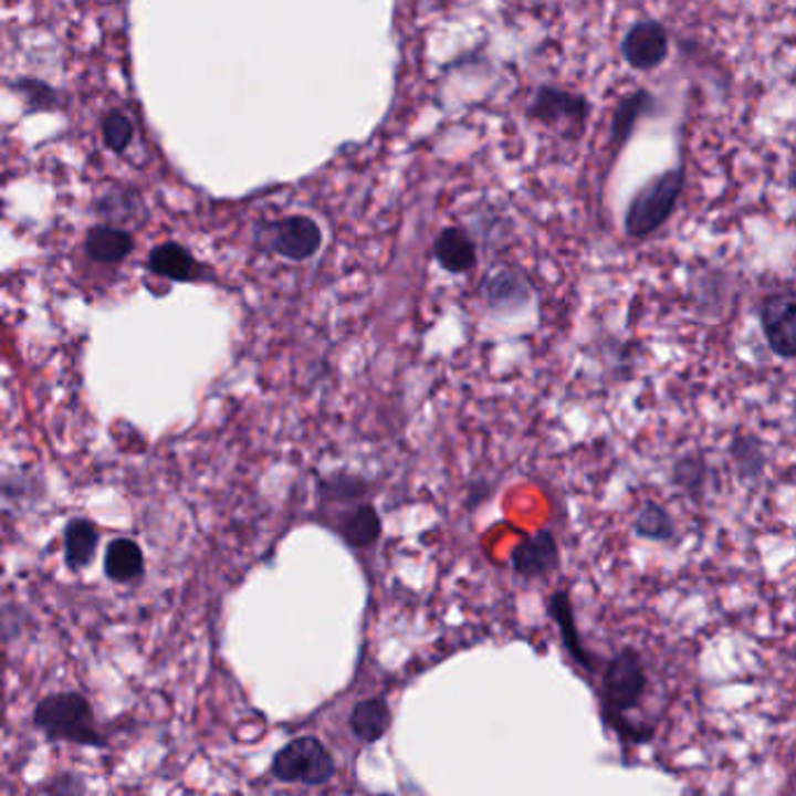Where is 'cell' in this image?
<instances>
[{
	"label": "cell",
	"mask_w": 796,
	"mask_h": 796,
	"mask_svg": "<svg viewBox=\"0 0 796 796\" xmlns=\"http://www.w3.org/2000/svg\"><path fill=\"white\" fill-rule=\"evenodd\" d=\"M621 52L633 69L647 71L659 66L668 52V38L663 27L657 22L636 24L631 31H628Z\"/></svg>",
	"instance_id": "cell-8"
},
{
	"label": "cell",
	"mask_w": 796,
	"mask_h": 796,
	"mask_svg": "<svg viewBox=\"0 0 796 796\" xmlns=\"http://www.w3.org/2000/svg\"><path fill=\"white\" fill-rule=\"evenodd\" d=\"M148 266L153 274H157L161 279L180 281V283L195 281L201 274V264L195 260L190 250L182 248L180 243H174V241L157 245L150 253Z\"/></svg>",
	"instance_id": "cell-9"
},
{
	"label": "cell",
	"mask_w": 796,
	"mask_h": 796,
	"mask_svg": "<svg viewBox=\"0 0 796 796\" xmlns=\"http://www.w3.org/2000/svg\"><path fill=\"white\" fill-rule=\"evenodd\" d=\"M339 535L355 549H365L381 535V516L374 505H358L339 521Z\"/></svg>",
	"instance_id": "cell-12"
},
{
	"label": "cell",
	"mask_w": 796,
	"mask_h": 796,
	"mask_svg": "<svg viewBox=\"0 0 796 796\" xmlns=\"http://www.w3.org/2000/svg\"><path fill=\"white\" fill-rule=\"evenodd\" d=\"M682 185H684V171L675 169L657 178L649 187H645V190L633 199L631 208H628L626 232L638 239L652 234L654 229H659L670 216V211H673V206L682 192Z\"/></svg>",
	"instance_id": "cell-4"
},
{
	"label": "cell",
	"mask_w": 796,
	"mask_h": 796,
	"mask_svg": "<svg viewBox=\"0 0 796 796\" xmlns=\"http://www.w3.org/2000/svg\"><path fill=\"white\" fill-rule=\"evenodd\" d=\"M647 691V675L642 659L633 649H624L605 668L603 675V703L610 712L615 726L624 722L626 712L640 705Z\"/></svg>",
	"instance_id": "cell-3"
},
{
	"label": "cell",
	"mask_w": 796,
	"mask_h": 796,
	"mask_svg": "<svg viewBox=\"0 0 796 796\" xmlns=\"http://www.w3.org/2000/svg\"><path fill=\"white\" fill-rule=\"evenodd\" d=\"M35 726L52 741H71L82 745L101 743L90 701L73 694V691L52 694L40 701L35 708Z\"/></svg>",
	"instance_id": "cell-1"
},
{
	"label": "cell",
	"mask_w": 796,
	"mask_h": 796,
	"mask_svg": "<svg viewBox=\"0 0 796 796\" xmlns=\"http://www.w3.org/2000/svg\"><path fill=\"white\" fill-rule=\"evenodd\" d=\"M87 255L103 264H115L127 258L134 250V239L129 232L115 227H94L87 234Z\"/></svg>",
	"instance_id": "cell-13"
},
{
	"label": "cell",
	"mask_w": 796,
	"mask_h": 796,
	"mask_svg": "<svg viewBox=\"0 0 796 796\" xmlns=\"http://www.w3.org/2000/svg\"><path fill=\"white\" fill-rule=\"evenodd\" d=\"M703 474H705V463L701 458H682L673 472L675 484L684 486L687 491H696L703 484Z\"/></svg>",
	"instance_id": "cell-23"
},
{
	"label": "cell",
	"mask_w": 796,
	"mask_h": 796,
	"mask_svg": "<svg viewBox=\"0 0 796 796\" xmlns=\"http://www.w3.org/2000/svg\"><path fill=\"white\" fill-rule=\"evenodd\" d=\"M549 612L552 617L556 619V624L561 626V636H563V642L565 647H568V652L584 666V668H594V659L584 652V645L579 640V631H577V624H575V615H573V605H570V598L568 594H556L552 596L549 600Z\"/></svg>",
	"instance_id": "cell-16"
},
{
	"label": "cell",
	"mask_w": 796,
	"mask_h": 796,
	"mask_svg": "<svg viewBox=\"0 0 796 796\" xmlns=\"http://www.w3.org/2000/svg\"><path fill=\"white\" fill-rule=\"evenodd\" d=\"M321 243H323L321 227L304 216H292L281 220L274 229V237H271V245H274L276 253L295 262L316 255Z\"/></svg>",
	"instance_id": "cell-6"
},
{
	"label": "cell",
	"mask_w": 796,
	"mask_h": 796,
	"mask_svg": "<svg viewBox=\"0 0 796 796\" xmlns=\"http://www.w3.org/2000/svg\"><path fill=\"white\" fill-rule=\"evenodd\" d=\"M271 773L281 783H300L318 787L334 778L337 766L329 750L323 745V741L313 736H302L290 741L285 747L276 752L274 762H271Z\"/></svg>",
	"instance_id": "cell-2"
},
{
	"label": "cell",
	"mask_w": 796,
	"mask_h": 796,
	"mask_svg": "<svg viewBox=\"0 0 796 796\" xmlns=\"http://www.w3.org/2000/svg\"><path fill=\"white\" fill-rule=\"evenodd\" d=\"M348 726L358 741L376 743L390 726V705L381 696L355 703L348 715Z\"/></svg>",
	"instance_id": "cell-10"
},
{
	"label": "cell",
	"mask_w": 796,
	"mask_h": 796,
	"mask_svg": "<svg viewBox=\"0 0 796 796\" xmlns=\"http://www.w3.org/2000/svg\"><path fill=\"white\" fill-rule=\"evenodd\" d=\"M103 138H106V145L111 150L124 153L134 140L132 119L124 113H119V111L108 113V117L103 119Z\"/></svg>",
	"instance_id": "cell-20"
},
{
	"label": "cell",
	"mask_w": 796,
	"mask_h": 796,
	"mask_svg": "<svg viewBox=\"0 0 796 796\" xmlns=\"http://www.w3.org/2000/svg\"><path fill=\"white\" fill-rule=\"evenodd\" d=\"M633 528L640 537L654 542H666L675 535L673 519H670V514L661 505H657V502H647L636 516Z\"/></svg>",
	"instance_id": "cell-19"
},
{
	"label": "cell",
	"mask_w": 796,
	"mask_h": 796,
	"mask_svg": "<svg viewBox=\"0 0 796 796\" xmlns=\"http://www.w3.org/2000/svg\"><path fill=\"white\" fill-rule=\"evenodd\" d=\"M762 325L771 350L792 360L796 355V297L792 290L775 292L764 300Z\"/></svg>",
	"instance_id": "cell-5"
},
{
	"label": "cell",
	"mask_w": 796,
	"mask_h": 796,
	"mask_svg": "<svg viewBox=\"0 0 796 796\" xmlns=\"http://www.w3.org/2000/svg\"><path fill=\"white\" fill-rule=\"evenodd\" d=\"M96 211L106 218L129 220L136 218V211H143V203L136 192H111L96 201Z\"/></svg>",
	"instance_id": "cell-21"
},
{
	"label": "cell",
	"mask_w": 796,
	"mask_h": 796,
	"mask_svg": "<svg viewBox=\"0 0 796 796\" xmlns=\"http://www.w3.org/2000/svg\"><path fill=\"white\" fill-rule=\"evenodd\" d=\"M145 570V558L138 544L134 540L119 537L115 542H111V547L106 552V575L113 582H134L143 575Z\"/></svg>",
	"instance_id": "cell-14"
},
{
	"label": "cell",
	"mask_w": 796,
	"mask_h": 796,
	"mask_svg": "<svg viewBox=\"0 0 796 796\" xmlns=\"http://www.w3.org/2000/svg\"><path fill=\"white\" fill-rule=\"evenodd\" d=\"M647 101H649V94L640 92V94H636V96H631V98H626V101L621 103V108L617 111V117H615V127H612V134H615L617 140H624L628 134H631L633 124H636L638 115L642 113Z\"/></svg>",
	"instance_id": "cell-22"
},
{
	"label": "cell",
	"mask_w": 796,
	"mask_h": 796,
	"mask_svg": "<svg viewBox=\"0 0 796 796\" xmlns=\"http://www.w3.org/2000/svg\"><path fill=\"white\" fill-rule=\"evenodd\" d=\"M512 568L521 577H544L558 568V544L552 531L521 540L512 552Z\"/></svg>",
	"instance_id": "cell-7"
},
{
	"label": "cell",
	"mask_w": 796,
	"mask_h": 796,
	"mask_svg": "<svg viewBox=\"0 0 796 796\" xmlns=\"http://www.w3.org/2000/svg\"><path fill=\"white\" fill-rule=\"evenodd\" d=\"M96 544H98V535L96 528L92 526V521L77 519L69 523V528L64 533V547H66V561L73 570L85 568V565L92 563Z\"/></svg>",
	"instance_id": "cell-15"
},
{
	"label": "cell",
	"mask_w": 796,
	"mask_h": 796,
	"mask_svg": "<svg viewBox=\"0 0 796 796\" xmlns=\"http://www.w3.org/2000/svg\"><path fill=\"white\" fill-rule=\"evenodd\" d=\"M434 258L447 271H451V274H463V271H470L474 266L476 250L463 229L451 227L437 237Z\"/></svg>",
	"instance_id": "cell-11"
},
{
	"label": "cell",
	"mask_w": 796,
	"mask_h": 796,
	"mask_svg": "<svg viewBox=\"0 0 796 796\" xmlns=\"http://www.w3.org/2000/svg\"><path fill=\"white\" fill-rule=\"evenodd\" d=\"M531 290L516 271H498L486 285V300L493 308H516L526 304Z\"/></svg>",
	"instance_id": "cell-17"
},
{
	"label": "cell",
	"mask_w": 796,
	"mask_h": 796,
	"mask_svg": "<svg viewBox=\"0 0 796 796\" xmlns=\"http://www.w3.org/2000/svg\"><path fill=\"white\" fill-rule=\"evenodd\" d=\"M586 113V101L573 94H563L554 90H542L537 94L535 106L531 108V115L537 119H558V117H584Z\"/></svg>",
	"instance_id": "cell-18"
}]
</instances>
